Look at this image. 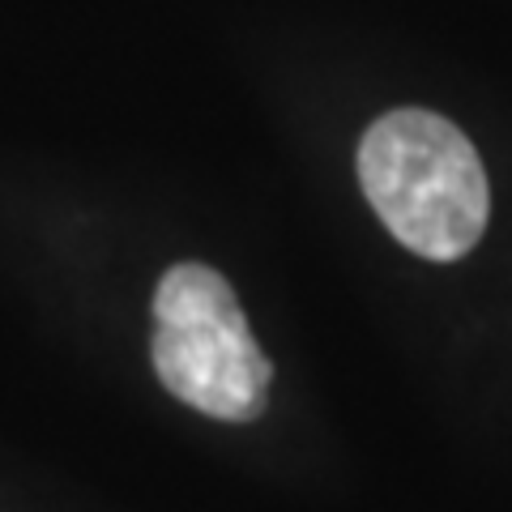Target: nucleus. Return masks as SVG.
I'll return each instance as SVG.
<instances>
[{
	"label": "nucleus",
	"instance_id": "f257e3e1",
	"mask_svg": "<svg viewBox=\"0 0 512 512\" xmlns=\"http://www.w3.org/2000/svg\"><path fill=\"white\" fill-rule=\"evenodd\" d=\"M355 171L376 218L423 261H461L487 231L491 188L483 158L440 111H384L359 141Z\"/></svg>",
	"mask_w": 512,
	"mask_h": 512
},
{
	"label": "nucleus",
	"instance_id": "f03ea898",
	"mask_svg": "<svg viewBox=\"0 0 512 512\" xmlns=\"http://www.w3.org/2000/svg\"><path fill=\"white\" fill-rule=\"evenodd\" d=\"M150 363L163 389L218 423H252L269 406L274 363L252 338L231 282L201 261L171 265L154 286Z\"/></svg>",
	"mask_w": 512,
	"mask_h": 512
}]
</instances>
